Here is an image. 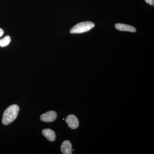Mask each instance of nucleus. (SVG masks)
Listing matches in <instances>:
<instances>
[{"label":"nucleus","mask_w":154,"mask_h":154,"mask_svg":"<svg viewBox=\"0 0 154 154\" xmlns=\"http://www.w3.org/2000/svg\"><path fill=\"white\" fill-rule=\"evenodd\" d=\"M19 107L17 105H13L8 107L3 113L2 122L5 125H8L17 118Z\"/></svg>","instance_id":"f257e3e1"},{"label":"nucleus","mask_w":154,"mask_h":154,"mask_svg":"<svg viewBox=\"0 0 154 154\" xmlns=\"http://www.w3.org/2000/svg\"><path fill=\"white\" fill-rule=\"evenodd\" d=\"M95 27L93 22L87 21L78 23L70 30L71 33H81L88 32Z\"/></svg>","instance_id":"f03ea898"},{"label":"nucleus","mask_w":154,"mask_h":154,"mask_svg":"<svg viewBox=\"0 0 154 154\" xmlns=\"http://www.w3.org/2000/svg\"><path fill=\"white\" fill-rule=\"evenodd\" d=\"M57 117V114L55 111L50 110L42 114L40 116V119L44 122H51L55 120Z\"/></svg>","instance_id":"7ed1b4c3"},{"label":"nucleus","mask_w":154,"mask_h":154,"mask_svg":"<svg viewBox=\"0 0 154 154\" xmlns=\"http://www.w3.org/2000/svg\"><path fill=\"white\" fill-rule=\"evenodd\" d=\"M66 122L70 128L72 129L77 128L79 126V121L76 116L73 114L69 115L66 119Z\"/></svg>","instance_id":"20e7f679"},{"label":"nucleus","mask_w":154,"mask_h":154,"mask_svg":"<svg viewBox=\"0 0 154 154\" xmlns=\"http://www.w3.org/2000/svg\"><path fill=\"white\" fill-rule=\"evenodd\" d=\"M61 151L63 154H71L74 150L72 149V145L70 142L68 140L63 142L60 147Z\"/></svg>","instance_id":"39448f33"},{"label":"nucleus","mask_w":154,"mask_h":154,"mask_svg":"<svg viewBox=\"0 0 154 154\" xmlns=\"http://www.w3.org/2000/svg\"><path fill=\"white\" fill-rule=\"evenodd\" d=\"M115 27L117 30L120 31H128L131 32H135L136 31V29L133 26L121 23L116 24Z\"/></svg>","instance_id":"423d86ee"},{"label":"nucleus","mask_w":154,"mask_h":154,"mask_svg":"<svg viewBox=\"0 0 154 154\" xmlns=\"http://www.w3.org/2000/svg\"><path fill=\"white\" fill-rule=\"evenodd\" d=\"M42 133L43 135L50 141H54L55 140L56 136L55 133L52 130L45 129L42 130Z\"/></svg>","instance_id":"0eeeda50"},{"label":"nucleus","mask_w":154,"mask_h":154,"mask_svg":"<svg viewBox=\"0 0 154 154\" xmlns=\"http://www.w3.org/2000/svg\"><path fill=\"white\" fill-rule=\"evenodd\" d=\"M11 41V38L10 36H7L4 38L0 39V47H5L8 46Z\"/></svg>","instance_id":"6e6552de"},{"label":"nucleus","mask_w":154,"mask_h":154,"mask_svg":"<svg viewBox=\"0 0 154 154\" xmlns=\"http://www.w3.org/2000/svg\"><path fill=\"white\" fill-rule=\"evenodd\" d=\"M146 2L151 5H154V0H145Z\"/></svg>","instance_id":"1a4fd4ad"},{"label":"nucleus","mask_w":154,"mask_h":154,"mask_svg":"<svg viewBox=\"0 0 154 154\" xmlns=\"http://www.w3.org/2000/svg\"><path fill=\"white\" fill-rule=\"evenodd\" d=\"M4 32L2 28H0V37H2L4 34Z\"/></svg>","instance_id":"9d476101"}]
</instances>
